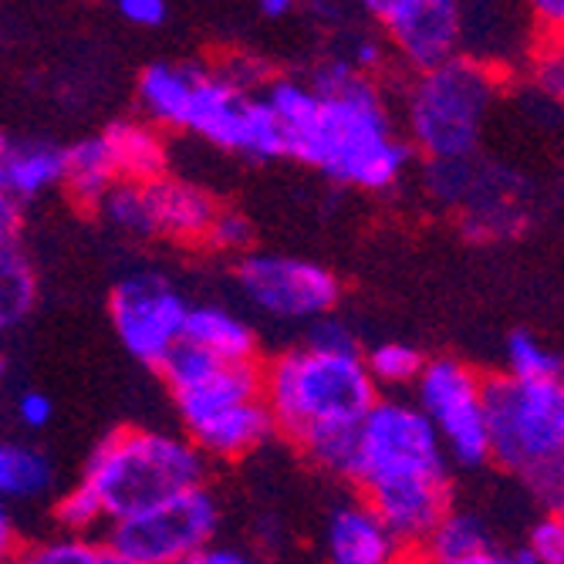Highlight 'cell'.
Here are the masks:
<instances>
[{
    "instance_id": "cell-1",
    "label": "cell",
    "mask_w": 564,
    "mask_h": 564,
    "mask_svg": "<svg viewBox=\"0 0 564 564\" xmlns=\"http://www.w3.org/2000/svg\"><path fill=\"white\" fill-rule=\"evenodd\" d=\"M261 98L281 129L284 156L332 183L386 193L413 163L386 95L341 58L325 62L315 82L268 78Z\"/></svg>"
},
{
    "instance_id": "cell-2",
    "label": "cell",
    "mask_w": 564,
    "mask_h": 564,
    "mask_svg": "<svg viewBox=\"0 0 564 564\" xmlns=\"http://www.w3.org/2000/svg\"><path fill=\"white\" fill-rule=\"evenodd\" d=\"M348 480L362 490V500L402 551H423L453 507L443 443L405 395H379L358 423Z\"/></svg>"
},
{
    "instance_id": "cell-3",
    "label": "cell",
    "mask_w": 564,
    "mask_h": 564,
    "mask_svg": "<svg viewBox=\"0 0 564 564\" xmlns=\"http://www.w3.org/2000/svg\"><path fill=\"white\" fill-rule=\"evenodd\" d=\"M261 395L274 433L318 470L351 477L355 430L379 399L362 366V348H325L304 338L261 369Z\"/></svg>"
},
{
    "instance_id": "cell-4",
    "label": "cell",
    "mask_w": 564,
    "mask_h": 564,
    "mask_svg": "<svg viewBox=\"0 0 564 564\" xmlns=\"http://www.w3.org/2000/svg\"><path fill=\"white\" fill-rule=\"evenodd\" d=\"M160 376L170 389L183 436L207 459H243L274 436L261 395V366H224L180 345Z\"/></svg>"
},
{
    "instance_id": "cell-5",
    "label": "cell",
    "mask_w": 564,
    "mask_h": 564,
    "mask_svg": "<svg viewBox=\"0 0 564 564\" xmlns=\"http://www.w3.org/2000/svg\"><path fill=\"white\" fill-rule=\"evenodd\" d=\"M207 470L210 464L183 433L122 426L91 449L82 484L116 524L160 500L207 487Z\"/></svg>"
},
{
    "instance_id": "cell-6",
    "label": "cell",
    "mask_w": 564,
    "mask_h": 564,
    "mask_svg": "<svg viewBox=\"0 0 564 564\" xmlns=\"http://www.w3.org/2000/svg\"><path fill=\"white\" fill-rule=\"evenodd\" d=\"M490 459L521 477L547 510H561L564 490V386L484 379Z\"/></svg>"
},
{
    "instance_id": "cell-7",
    "label": "cell",
    "mask_w": 564,
    "mask_h": 564,
    "mask_svg": "<svg viewBox=\"0 0 564 564\" xmlns=\"http://www.w3.org/2000/svg\"><path fill=\"white\" fill-rule=\"evenodd\" d=\"M500 75L470 55H459L413 78L405 91V142L430 163L470 160L484 122L497 101Z\"/></svg>"
},
{
    "instance_id": "cell-8",
    "label": "cell",
    "mask_w": 564,
    "mask_h": 564,
    "mask_svg": "<svg viewBox=\"0 0 564 564\" xmlns=\"http://www.w3.org/2000/svg\"><path fill=\"white\" fill-rule=\"evenodd\" d=\"M176 129L207 139L217 149L240 152L247 160L284 156L281 129L264 98L237 88L220 68H193Z\"/></svg>"
},
{
    "instance_id": "cell-9",
    "label": "cell",
    "mask_w": 564,
    "mask_h": 564,
    "mask_svg": "<svg viewBox=\"0 0 564 564\" xmlns=\"http://www.w3.org/2000/svg\"><path fill=\"white\" fill-rule=\"evenodd\" d=\"M217 531L220 503L210 487H196L109 524L106 544L135 564H183L217 544Z\"/></svg>"
},
{
    "instance_id": "cell-10",
    "label": "cell",
    "mask_w": 564,
    "mask_h": 564,
    "mask_svg": "<svg viewBox=\"0 0 564 564\" xmlns=\"http://www.w3.org/2000/svg\"><path fill=\"white\" fill-rule=\"evenodd\" d=\"M416 409L436 430L449 464L480 467L490 459L484 376L456 358H433L423 366L416 386Z\"/></svg>"
},
{
    "instance_id": "cell-11",
    "label": "cell",
    "mask_w": 564,
    "mask_h": 564,
    "mask_svg": "<svg viewBox=\"0 0 564 564\" xmlns=\"http://www.w3.org/2000/svg\"><path fill=\"white\" fill-rule=\"evenodd\" d=\"M237 284L261 315L284 325H315L341 301V281L325 264L291 253H243Z\"/></svg>"
},
{
    "instance_id": "cell-12",
    "label": "cell",
    "mask_w": 564,
    "mask_h": 564,
    "mask_svg": "<svg viewBox=\"0 0 564 564\" xmlns=\"http://www.w3.org/2000/svg\"><path fill=\"white\" fill-rule=\"evenodd\" d=\"M189 304L163 274H129L109 294V318L135 362L156 369L183 345Z\"/></svg>"
},
{
    "instance_id": "cell-13",
    "label": "cell",
    "mask_w": 564,
    "mask_h": 564,
    "mask_svg": "<svg viewBox=\"0 0 564 564\" xmlns=\"http://www.w3.org/2000/svg\"><path fill=\"white\" fill-rule=\"evenodd\" d=\"M366 14L416 75L464 55V4L456 0H369Z\"/></svg>"
},
{
    "instance_id": "cell-14",
    "label": "cell",
    "mask_w": 564,
    "mask_h": 564,
    "mask_svg": "<svg viewBox=\"0 0 564 564\" xmlns=\"http://www.w3.org/2000/svg\"><path fill=\"white\" fill-rule=\"evenodd\" d=\"M145 237H163L170 243L196 247L207 240L220 203L183 176H163L142 186Z\"/></svg>"
},
{
    "instance_id": "cell-15",
    "label": "cell",
    "mask_w": 564,
    "mask_h": 564,
    "mask_svg": "<svg viewBox=\"0 0 564 564\" xmlns=\"http://www.w3.org/2000/svg\"><path fill=\"white\" fill-rule=\"evenodd\" d=\"M325 564H399L405 551L389 528L372 514V507L355 497L338 503L322 528Z\"/></svg>"
},
{
    "instance_id": "cell-16",
    "label": "cell",
    "mask_w": 564,
    "mask_h": 564,
    "mask_svg": "<svg viewBox=\"0 0 564 564\" xmlns=\"http://www.w3.org/2000/svg\"><path fill=\"white\" fill-rule=\"evenodd\" d=\"M183 345L224 366H258V332L234 307L196 304L186 315Z\"/></svg>"
},
{
    "instance_id": "cell-17",
    "label": "cell",
    "mask_w": 564,
    "mask_h": 564,
    "mask_svg": "<svg viewBox=\"0 0 564 564\" xmlns=\"http://www.w3.org/2000/svg\"><path fill=\"white\" fill-rule=\"evenodd\" d=\"M98 139L109 152L119 183L145 186V183L170 176V145H166L163 129H156L152 122L122 119V122H112Z\"/></svg>"
},
{
    "instance_id": "cell-18",
    "label": "cell",
    "mask_w": 564,
    "mask_h": 564,
    "mask_svg": "<svg viewBox=\"0 0 564 564\" xmlns=\"http://www.w3.org/2000/svg\"><path fill=\"white\" fill-rule=\"evenodd\" d=\"M65 180V149L51 142H14L0 152V193L14 199H37Z\"/></svg>"
},
{
    "instance_id": "cell-19",
    "label": "cell",
    "mask_w": 564,
    "mask_h": 564,
    "mask_svg": "<svg viewBox=\"0 0 564 564\" xmlns=\"http://www.w3.org/2000/svg\"><path fill=\"white\" fill-rule=\"evenodd\" d=\"M55 487L51 456L21 440H0V503L37 500Z\"/></svg>"
},
{
    "instance_id": "cell-20",
    "label": "cell",
    "mask_w": 564,
    "mask_h": 564,
    "mask_svg": "<svg viewBox=\"0 0 564 564\" xmlns=\"http://www.w3.org/2000/svg\"><path fill=\"white\" fill-rule=\"evenodd\" d=\"M116 183L119 180H116L112 160H109V152H106V145H101L98 135L82 139V142L65 149V180H62V186L72 193L75 203L95 210Z\"/></svg>"
},
{
    "instance_id": "cell-21",
    "label": "cell",
    "mask_w": 564,
    "mask_h": 564,
    "mask_svg": "<svg viewBox=\"0 0 564 564\" xmlns=\"http://www.w3.org/2000/svg\"><path fill=\"white\" fill-rule=\"evenodd\" d=\"M362 366H366V376L379 395L382 392L399 395V392L416 386L426 358L416 345H409V341H379L369 351H362Z\"/></svg>"
},
{
    "instance_id": "cell-22",
    "label": "cell",
    "mask_w": 564,
    "mask_h": 564,
    "mask_svg": "<svg viewBox=\"0 0 564 564\" xmlns=\"http://www.w3.org/2000/svg\"><path fill=\"white\" fill-rule=\"evenodd\" d=\"M484 547H490V531H487L484 518H477L474 510L449 507L446 518L436 524V531L423 544V557L430 564H443V561L464 557V554H474Z\"/></svg>"
},
{
    "instance_id": "cell-23",
    "label": "cell",
    "mask_w": 564,
    "mask_h": 564,
    "mask_svg": "<svg viewBox=\"0 0 564 564\" xmlns=\"http://www.w3.org/2000/svg\"><path fill=\"white\" fill-rule=\"evenodd\" d=\"M37 304V274L18 250L0 253V332L21 325Z\"/></svg>"
},
{
    "instance_id": "cell-24",
    "label": "cell",
    "mask_w": 564,
    "mask_h": 564,
    "mask_svg": "<svg viewBox=\"0 0 564 564\" xmlns=\"http://www.w3.org/2000/svg\"><path fill=\"white\" fill-rule=\"evenodd\" d=\"M510 379L518 382H554L561 379V358L557 351L531 335V332H514L507 341V372Z\"/></svg>"
},
{
    "instance_id": "cell-25",
    "label": "cell",
    "mask_w": 564,
    "mask_h": 564,
    "mask_svg": "<svg viewBox=\"0 0 564 564\" xmlns=\"http://www.w3.org/2000/svg\"><path fill=\"white\" fill-rule=\"evenodd\" d=\"M55 524L62 528L65 538L88 541V534H95L98 528H109V518H106V510H101L98 497L78 480L72 490H65L55 500Z\"/></svg>"
},
{
    "instance_id": "cell-26",
    "label": "cell",
    "mask_w": 564,
    "mask_h": 564,
    "mask_svg": "<svg viewBox=\"0 0 564 564\" xmlns=\"http://www.w3.org/2000/svg\"><path fill=\"white\" fill-rule=\"evenodd\" d=\"M95 544L82 538H47L37 544H21L11 564H91Z\"/></svg>"
},
{
    "instance_id": "cell-27",
    "label": "cell",
    "mask_w": 564,
    "mask_h": 564,
    "mask_svg": "<svg viewBox=\"0 0 564 564\" xmlns=\"http://www.w3.org/2000/svg\"><path fill=\"white\" fill-rule=\"evenodd\" d=\"M524 551L538 564H564V518H561V510H547L544 518H538L531 524Z\"/></svg>"
},
{
    "instance_id": "cell-28",
    "label": "cell",
    "mask_w": 564,
    "mask_h": 564,
    "mask_svg": "<svg viewBox=\"0 0 564 564\" xmlns=\"http://www.w3.org/2000/svg\"><path fill=\"white\" fill-rule=\"evenodd\" d=\"M253 240V227L250 220L240 214V210H217L214 224H210V234L207 240H203V247H210V250H224V253H247Z\"/></svg>"
},
{
    "instance_id": "cell-29",
    "label": "cell",
    "mask_w": 564,
    "mask_h": 564,
    "mask_svg": "<svg viewBox=\"0 0 564 564\" xmlns=\"http://www.w3.org/2000/svg\"><path fill=\"white\" fill-rule=\"evenodd\" d=\"M14 413H18V423L31 433H41L51 426V420H55V402H51L44 392L37 389H24L14 402Z\"/></svg>"
},
{
    "instance_id": "cell-30",
    "label": "cell",
    "mask_w": 564,
    "mask_h": 564,
    "mask_svg": "<svg viewBox=\"0 0 564 564\" xmlns=\"http://www.w3.org/2000/svg\"><path fill=\"white\" fill-rule=\"evenodd\" d=\"M119 14L132 28H163L170 18V8L163 0H119Z\"/></svg>"
},
{
    "instance_id": "cell-31",
    "label": "cell",
    "mask_w": 564,
    "mask_h": 564,
    "mask_svg": "<svg viewBox=\"0 0 564 564\" xmlns=\"http://www.w3.org/2000/svg\"><path fill=\"white\" fill-rule=\"evenodd\" d=\"M21 230H24V214L14 199L0 193V253L21 247Z\"/></svg>"
},
{
    "instance_id": "cell-32",
    "label": "cell",
    "mask_w": 564,
    "mask_h": 564,
    "mask_svg": "<svg viewBox=\"0 0 564 564\" xmlns=\"http://www.w3.org/2000/svg\"><path fill=\"white\" fill-rule=\"evenodd\" d=\"M443 564H538L524 547H484V551H474V554H464V557H453V561H443Z\"/></svg>"
},
{
    "instance_id": "cell-33",
    "label": "cell",
    "mask_w": 564,
    "mask_h": 564,
    "mask_svg": "<svg viewBox=\"0 0 564 564\" xmlns=\"http://www.w3.org/2000/svg\"><path fill=\"white\" fill-rule=\"evenodd\" d=\"M183 564H258L247 551L240 547H230V544H210V547H203L199 554L186 557Z\"/></svg>"
},
{
    "instance_id": "cell-34",
    "label": "cell",
    "mask_w": 564,
    "mask_h": 564,
    "mask_svg": "<svg viewBox=\"0 0 564 564\" xmlns=\"http://www.w3.org/2000/svg\"><path fill=\"white\" fill-rule=\"evenodd\" d=\"M18 551H21L18 518H14V510H11V507L0 503V564H11Z\"/></svg>"
},
{
    "instance_id": "cell-35",
    "label": "cell",
    "mask_w": 564,
    "mask_h": 564,
    "mask_svg": "<svg viewBox=\"0 0 564 564\" xmlns=\"http://www.w3.org/2000/svg\"><path fill=\"white\" fill-rule=\"evenodd\" d=\"M531 21L541 31H561V24H564V0H538V4H531Z\"/></svg>"
},
{
    "instance_id": "cell-36",
    "label": "cell",
    "mask_w": 564,
    "mask_h": 564,
    "mask_svg": "<svg viewBox=\"0 0 564 564\" xmlns=\"http://www.w3.org/2000/svg\"><path fill=\"white\" fill-rule=\"evenodd\" d=\"M561 72H564L561 55L551 47V51H547V58L538 65V82H541V88H544V91L551 88V95H561Z\"/></svg>"
},
{
    "instance_id": "cell-37",
    "label": "cell",
    "mask_w": 564,
    "mask_h": 564,
    "mask_svg": "<svg viewBox=\"0 0 564 564\" xmlns=\"http://www.w3.org/2000/svg\"><path fill=\"white\" fill-rule=\"evenodd\" d=\"M268 21H278V18H288L294 11L291 0H261V8H258Z\"/></svg>"
},
{
    "instance_id": "cell-38",
    "label": "cell",
    "mask_w": 564,
    "mask_h": 564,
    "mask_svg": "<svg viewBox=\"0 0 564 564\" xmlns=\"http://www.w3.org/2000/svg\"><path fill=\"white\" fill-rule=\"evenodd\" d=\"M91 564H135V561H129L126 554H119L116 547H109V544H95V557H91Z\"/></svg>"
},
{
    "instance_id": "cell-39",
    "label": "cell",
    "mask_w": 564,
    "mask_h": 564,
    "mask_svg": "<svg viewBox=\"0 0 564 564\" xmlns=\"http://www.w3.org/2000/svg\"><path fill=\"white\" fill-rule=\"evenodd\" d=\"M399 564H430V561H426L423 554H416V557H402Z\"/></svg>"
},
{
    "instance_id": "cell-40",
    "label": "cell",
    "mask_w": 564,
    "mask_h": 564,
    "mask_svg": "<svg viewBox=\"0 0 564 564\" xmlns=\"http://www.w3.org/2000/svg\"><path fill=\"white\" fill-rule=\"evenodd\" d=\"M4 149H8V139H4V135H0V152H4Z\"/></svg>"
}]
</instances>
